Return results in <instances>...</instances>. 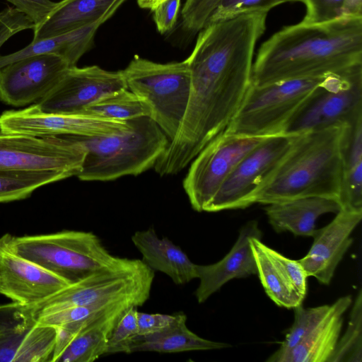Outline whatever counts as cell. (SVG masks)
I'll return each mask as SVG.
<instances>
[{
	"label": "cell",
	"instance_id": "1",
	"mask_svg": "<svg viewBox=\"0 0 362 362\" xmlns=\"http://www.w3.org/2000/svg\"><path fill=\"white\" fill-rule=\"evenodd\" d=\"M266 21L261 12H245L199 32L185 59L191 76L185 113L153 167L160 176L182 171L228 126L252 84L255 49Z\"/></svg>",
	"mask_w": 362,
	"mask_h": 362
},
{
	"label": "cell",
	"instance_id": "2",
	"mask_svg": "<svg viewBox=\"0 0 362 362\" xmlns=\"http://www.w3.org/2000/svg\"><path fill=\"white\" fill-rule=\"evenodd\" d=\"M362 66V17L284 27L262 43L252 83L340 74Z\"/></svg>",
	"mask_w": 362,
	"mask_h": 362
},
{
	"label": "cell",
	"instance_id": "3",
	"mask_svg": "<svg viewBox=\"0 0 362 362\" xmlns=\"http://www.w3.org/2000/svg\"><path fill=\"white\" fill-rule=\"evenodd\" d=\"M348 125L299 134L255 203L269 204L308 197L338 201L342 182L343 146Z\"/></svg>",
	"mask_w": 362,
	"mask_h": 362
},
{
	"label": "cell",
	"instance_id": "4",
	"mask_svg": "<svg viewBox=\"0 0 362 362\" xmlns=\"http://www.w3.org/2000/svg\"><path fill=\"white\" fill-rule=\"evenodd\" d=\"M0 250L31 262L69 284L96 272L132 269L141 259L112 255L93 232L62 230L54 233L0 238Z\"/></svg>",
	"mask_w": 362,
	"mask_h": 362
},
{
	"label": "cell",
	"instance_id": "5",
	"mask_svg": "<svg viewBox=\"0 0 362 362\" xmlns=\"http://www.w3.org/2000/svg\"><path fill=\"white\" fill-rule=\"evenodd\" d=\"M128 129L98 137L75 136L86 149L82 181H111L138 175L153 168L170 142L161 129L149 117L128 120Z\"/></svg>",
	"mask_w": 362,
	"mask_h": 362
},
{
	"label": "cell",
	"instance_id": "6",
	"mask_svg": "<svg viewBox=\"0 0 362 362\" xmlns=\"http://www.w3.org/2000/svg\"><path fill=\"white\" fill-rule=\"evenodd\" d=\"M127 88L148 107L149 117L170 141L185 113L190 90V71L182 62L158 63L135 55L122 70Z\"/></svg>",
	"mask_w": 362,
	"mask_h": 362
},
{
	"label": "cell",
	"instance_id": "7",
	"mask_svg": "<svg viewBox=\"0 0 362 362\" xmlns=\"http://www.w3.org/2000/svg\"><path fill=\"white\" fill-rule=\"evenodd\" d=\"M324 77L291 79L263 86L251 84L225 129L244 136H269L284 128Z\"/></svg>",
	"mask_w": 362,
	"mask_h": 362
},
{
	"label": "cell",
	"instance_id": "8",
	"mask_svg": "<svg viewBox=\"0 0 362 362\" xmlns=\"http://www.w3.org/2000/svg\"><path fill=\"white\" fill-rule=\"evenodd\" d=\"M299 134L268 136L235 167L204 209L206 212L245 209L255 203Z\"/></svg>",
	"mask_w": 362,
	"mask_h": 362
},
{
	"label": "cell",
	"instance_id": "9",
	"mask_svg": "<svg viewBox=\"0 0 362 362\" xmlns=\"http://www.w3.org/2000/svg\"><path fill=\"white\" fill-rule=\"evenodd\" d=\"M362 115V66L326 76L286 125L283 133L300 134L348 125Z\"/></svg>",
	"mask_w": 362,
	"mask_h": 362
},
{
	"label": "cell",
	"instance_id": "10",
	"mask_svg": "<svg viewBox=\"0 0 362 362\" xmlns=\"http://www.w3.org/2000/svg\"><path fill=\"white\" fill-rule=\"evenodd\" d=\"M267 137L223 132L209 142L190 163L182 183L192 209L204 211L238 163Z\"/></svg>",
	"mask_w": 362,
	"mask_h": 362
},
{
	"label": "cell",
	"instance_id": "11",
	"mask_svg": "<svg viewBox=\"0 0 362 362\" xmlns=\"http://www.w3.org/2000/svg\"><path fill=\"white\" fill-rule=\"evenodd\" d=\"M86 154L74 136L36 137L0 132V171H81Z\"/></svg>",
	"mask_w": 362,
	"mask_h": 362
},
{
	"label": "cell",
	"instance_id": "12",
	"mask_svg": "<svg viewBox=\"0 0 362 362\" xmlns=\"http://www.w3.org/2000/svg\"><path fill=\"white\" fill-rule=\"evenodd\" d=\"M128 121L85 114L48 113L35 104L19 110H7L0 115V132L36 137L76 136L98 137L128 129Z\"/></svg>",
	"mask_w": 362,
	"mask_h": 362
},
{
	"label": "cell",
	"instance_id": "13",
	"mask_svg": "<svg viewBox=\"0 0 362 362\" xmlns=\"http://www.w3.org/2000/svg\"><path fill=\"white\" fill-rule=\"evenodd\" d=\"M71 67L62 57L43 54L22 58L0 68V101L13 107L36 103Z\"/></svg>",
	"mask_w": 362,
	"mask_h": 362
},
{
	"label": "cell",
	"instance_id": "14",
	"mask_svg": "<svg viewBox=\"0 0 362 362\" xmlns=\"http://www.w3.org/2000/svg\"><path fill=\"white\" fill-rule=\"evenodd\" d=\"M122 88H127L122 70L107 71L96 65L74 66L35 104L45 112L81 114L103 95Z\"/></svg>",
	"mask_w": 362,
	"mask_h": 362
},
{
	"label": "cell",
	"instance_id": "15",
	"mask_svg": "<svg viewBox=\"0 0 362 362\" xmlns=\"http://www.w3.org/2000/svg\"><path fill=\"white\" fill-rule=\"evenodd\" d=\"M361 218L362 213L341 209L329 224L317 229L310 250L298 260L308 277H315L322 284H330L336 268L353 243L351 234Z\"/></svg>",
	"mask_w": 362,
	"mask_h": 362
},
{
	"label": "cell",
	"instance_id": "16",
	"mask_svg": "<svg viewBox=\"0 0 362 362\" xmlns=\"http://www.w3.org/2000/svg\"><path fill=\"white\" fill-rule=\"evenodd\" d=\"M69 284L38 265L0 250V294L34 305Z\"/></svg>",
	"mask_w": 362,
	"mask_h": 362
},
{
	"label": "cell",
	"instance_id": "17",
	"mask_svg": "<svg viewBox=\"0 0 362 362\" xmlns=\"http://www.w3.org/2000/svg\"><path fill=\"white\" fill-rule=\"evenodd\" d=\"M262 235L258 222L250 221L241 228L234 245L223 259L212 264H196L199 284L194 296L199 303H204L230 280L257 274L250 239Z\"/></svg>",
	"mask_w": 362,
	"mask_h": 362
},
{
	"label": "cell",
	"instance_id": "18",
	"mask_svg": "<svg viewBox=\"0 0 362 362\" xmlns=\"http://www.w3.org/2000/svg\"><path fill=\"white\" fill-rule=\"evenodd\" d=\"M351 304L350 295L338 298L326 317L297 345L282 354H272L267 361L328 362L340 337L343 315Z\"/></svg>",
	"mask_w": 362,
	"mask_h": 362
},
{
	"label": "cell",
	"instance_id": "19",
	"mask_svg": "<svg viewBox=\"0 0 362 362\" xmlns=\"http://www.w3.org/2000/svg\"><path fill=\"white\" fill-rule=\"evenodd\" d=\"M131 240L143 262L153 272L168 276L175 284L183 285L197 279L196 264L168 238H160L153 226L135 232Z\"/></svg>",
	"mask_w": 362,
	"mask_h": 362
},
{
	"label": "cell",
	"instance_id": "20",
	"mask_svg": "<svg viewBox=\"0 0 362 362\" xmlns=\"http://www.w3.org/2000/svg\"><path fill=\"white\" fill-rule=\"evenodd\" d=\"M267 205L266 214L276 232L288 231L312 237L316 233V221L320 216L341 210L337 199L322 197L298 198Z\"/></svg>",
	"mask_w": 362,
	"mask_h": 362
},
{
	"label": "cell",
	"instance_id": "21",
	"mask_svg": "<svg viewBox=\"0 0 362 362\" xmlns=\"http://www.w3.org/2000/svg\"><path fill=\"white\" fill-rule=\"evenodd\" d=\"M127 0H62L57 2L45 21L33 29L37 41L58 35L113 16Z\"/></svg>",
	"mask_w": 362,
	"mask_h": 362
},
{
	"label": "cell",
	"instance_id": "22",
	"mask_svg": "<svg viewBox=\"0 0 362 362\" xmlns=\"http://www.w3.org/2000/svg\"><path fill=\"white\" fill-rule=\"evenodd\" d=\"M112 16H105L91 23L48 38L32 41L13 53L0 56V68L24 57L53 54L64 59L71 66H76L81 57L93 45L99 28Z\"/></svg>",
	"mask_w": 362,
	"mask_h": 362
},
{
	"label": "cell",
	"instance_id": "23",
	"mask_svg": "<svg viewBox=\"0 0 362 362\" xmlns=\"http://www.w3.org/2000/svg\"><path fill=\"white\" fill-rule=\"evenodd\" d=\"M131 307H121L87 321L74 334L55 362H93L105 355L114 327Z\"/></svg>",
	"mask_w": 362,
	"mask_h": 362
},
{
	"label": "cell",
	"instance_id": "24",
	"mask_svg": "<svg viewBox=\"0 0 362 362\" xmlns=\"http://www.w3.org/2000/svg\"><path fill=\"white\" fill-rule=\"evenodd\" d=\"M37 324L32 305H0V362H24Z\"/></svg>",
	"mask_w": 362,
	"mask_h": 362
},
{
	"label": "cell",
	"instance_id": "25",
	"mask_svg": "<svg viewBox=\"0 0 362 362\" xmlns=\"http://www.w3.org/2000/svg\"><path fill=\"white\" fill-rule=\"evenodd\" d=\"M341 209L362 213V115L346 128L342 154Z\"/></svg>",
	"mask_w": 362,
	"mask_h": 362
},
{
	"label": "cell",
	"instance_id": "26",
	"mask_svg": "<svg viewBox=\"0 0 362 362\" xmlns=\"http://www.w3.org/2000/svg\"><path fill=\"white\" fill-rule=\"evenodd\" d=\"M250 243L257 264V275L270 299L278 306L289 309L301 305L304 298L299 294L283 266L273 255L272 248L257 237L251 238Z\"/></svg>",
	"mask_w": 362,
	"mask_h": 362
},
{
	"label": "cell",
	"instance_id": "27",
	"mask_svg": "<svg viewBox=\"0 0 362 362\" xmlns=\"http://www.w3.org/2000/svg\"><path fill=\"white\" fill-rule=\"evenodd\" d=\"M185 314L172 327L161 332L139 336L131 349L134 352L152 351L178 353L192 351H207L230 347L231 345L200 337L187 326Z\"/></svg>",
	"mask_w": 362,
	"mask_h": 362
},
{
	"label": "cell",
	"instance_id": "28",
	"mask_svg": "<svg viewBox=\"0 0 362 362\" xmlns=\"http://www.w3.org/2000/svg\"><path fill=\"white\" fill-rule=\"evenodd\" d=\"M72 176L62 170L0 171V203L25 199L39 187Z\"/></svg>",
	"mask_w": 362,
	"mask_h": 362
},
{
	"label": "cell",
	"instance_id": "29",
	"mask_svg": "<svg viewBox=\"0 0 362 362\" xmlns=\"http://www.w3.org/2000/svg\"><path fill=\"white\" fill-rule=\"evenodd\" d=\"M81 114L128 121L149 117L148 107L128 88L108 93L86 106Z\"/></svg>",
	"mask_w": 362,
	"mask_h": 362
},
{
	"label": "cell",
	"instance_id": "30",
	"mask_svg": "<svg viewBox=\"0 0 362 362\" xmlns=\"http://www.w3.org/2000/svg\"><path fill=\"white\" fill-rule=\"evenodd\" d=\"M362 361V291L353 303L347 328L328 362Z\"/></svg>",
	"mask_w": 362,
	"mask_h": 362
},
{
	"label": "cell",
	"instance_id": "31",
	"mask_svg": "<svg viewBox=\"0 0 362 362\" xmlns=\"http://www.w3.org/2000/svg\"><path fill=\"white\" fill-rule=\"evenodd\" d=\"M331 305L305 308L301 305L294 308V322L285 339L274 354L286 352L297 345L326 317Z\"/></svg>",
	"mask_w": 362,
	"mask_h": 362
},
{
	"label": "cell",
	"instance_id": "32",
	"mask_svg": "<svg viewBox=\"0 0 362 362\" xmlns=\"http://www.w3.org/2000/svg\"><path fill=\"white\" fill-rule=\"evenodd\" d=\"M137 307L127 310L114 327L107 341L106 354H131V349L139 337Z\"/></svg>",
	"mask_w": 362,
	"mask_h": 362
},
{
	"label": "cell",
	"instance_id": "33",
	"mask_svg": "<svg viewBox=\"0 0 362 362\" xmlns=\"http://www.w3.org/2000/svg\"><path fill=\"white\" fill-rule=\"evenodd\" d=\"M293 1H300V0H221L211 14L207 24L252 11H269L278 5Z\"/></svg>",
	"mask_w": 362,
	"mask_h": 362
},
{
	"label": "cell",
	"instance_id": "34",
	"mask_svg": "<svg viewBox=\"0 0 362 362\" xmlns=\"http://www.w3.org/2000/svg\"><path fill=\"white\" fill-rule=\"evenodd\" d=\"M221 0H186L181 11L182 28L189 35L203 29Z\"/></svg>",
	"mask_w": 362,
	"mask_h": 362
},
{
	"label": "cell",
	"instance_id": "35",
	"mask_svg": "<svg viewBox=\"0 0 362 362\" xmlns=\"http://www.w3.org/2000/svg\"><path fill=\"white\" fill-rule=\"evenodd\" d=\"M305 6L303 24H318L342 17L344 0H300Z\"/></svg>",
	"mask_w": 362,
	"mask_h": 362
},
{
	"label": "cell",
	"instance_id": "36",
	"mask_svg": "<svg viewBox=\"0 0 362 362\" xmlns=\"http://www.w3.org/2000/svg\"><path fill=\"white\" fill-rule=\"evenodd\" d=\"M183 314V313L174 315L146 313L137 310L139 336L151 335L165 331L174 325Z\"/></svg>",
	"mask_w": 362,
	"mask_h": 362
},
{
	"label": "cell",
	"instance_id": "37",
	"mask_svg": "<svg viewBox=\"0 0 362 362\" xmlns=\"http://www.w3.org/2000/svg\"><path fill=\"white\" fill-rule=\"evenodd\" d=\"M18 11L25 14L35 25H40L55 7L57 2L51 0H7ZM33 28V29H34Z\"/></svg>",
	"mask_w": 362,
	"mask_h": 362
},
{
	"label": "cell",
	"instance_id": "38",
	"mask_svg": "<svg viewBox=\"0 0 362 362\" xmlns=\"http://www.w3.org/2000/svg\"><path fill=\"white\" fill-rule=\"evenodd\" d=\"M28 28L27 18L15 8L7 6L0 11V47L11 37Z\"/></svg>",
	"mask_w": 362,
	"mask_h": 362
},
{
	"label": "cell",
	"instance_id": "39",
	"mask_svg": "<svg viewBox=\"0 0 362 362\" xmlns=\"http://www.w3.org/2000/svg\"><path fill=\"white\" fill-rule=\"evenodd\" d=\"M181 0H165L152 11L153 21L160 34L168 33L174 28Z\"/></svg>",
	"mask_w": 362,
	"mask_h": 362
},
{
	"label": "cell",
	"instance_id": "40",
	"mask_svg": "<svg viewBox=\"0 0 362 362\" xmlns=\"http://www.w3.org/2000/svg\"><path fill=\"white\" fill-rule=\"evenodd\" d=\"M272 252L287 273L293 285L299 294L305 298L307 294V274L298 260L286 257L272 248Z\"/></svg>",
	"mask_w": 362,
	"mask_h": 362
},
{
	"label": "cell",
	"instance_id": "41",
	"mask_svg": "<svg viewBox=\"0 0 362 362\" xmlns=\"http://www.w3.org/2000/svg\"><path fill=\"white\" fill-rule=\"evenodd\" d=\"M362 17V0H344L342 17Z\"/></svg>",
	"mask_w": 362,
	"mask_h": 362
},
{
	"label": "cell",
	"instance_id": "42",
	"mask_svg": "<svg viewBox=\"0 0 362 362\" xmlns=\"http://www.w3.org/2000/svg\"><path fill=\"white\" fill-rule=\"evenodd\" d=\"M165 0H137L138 6L141 8L153 11L158 5Z\"/></svg>",
	"mask_w": 362,
	"mask_h": 362
}]
</instances>
